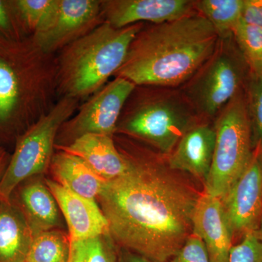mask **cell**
I'll use <instances>...</instances> for the list:
<instances>
[{"mask_svg":"<svg viewBox=\"0 0 262 262\" xmlns=\"http://www.w3.org/2000/svg\"><path fill=\"white\" fill-rule=\"evenodd\" d=\"M33 238L20 208L0 200V262H26Z\"/></svg>","mask_w":262,"mask_h":262,"instance_id":"obj_18","label":"cell"},{"mask_svg":"<svg viewBox=\"0 0 262 262\" xmlns=\"http://www.w3.org/2000/svg\"><path fill=\"white\" fill-rule=\"evenodd\" d=\"M215 144L214 128L207 125H193L169 155V168L191 174L204 184L211 170Z\"/></svg>","mask_w":262,"mask_h":262,"instance_id":"obj_15","label":"cell"},{"mask_svg":"<svg viewBox=\"0 0 262 262\" xmlns=\"http://www.w3.org/2000/svg\"><path fill=\"white\" fill-rule=\"evenodd\" d=\"M26 262H27V261H26Z\"/></svg>","mask_w":262,"mask_h":262,"instance_id":"obj_33","label":"cell"},{"mask_svg":"<svg viewBox=\"0 0 262 262\" xmlns=\"http://www.w3.org/2000/svg\"><path fill=\"white\" fill-rule=\"evenodd\" d=\"M229 262H262L261 241L254 233L246 234L232 246Z\"/></svg>","mask_w":262,"mask_h":262,"instance_id":"obj_27","label":"cell"},{"mask_svg":"<svg viewBox=\"0 0 262 262\" xmlns=\"http://www.w3.org/2000/svg\"><path fill=\"white\" fill-rule=\"evenodd\" d=\"M254 234L256 235V237L262 242V218L261 222H260L259 226H258V228L257 230L254 232Z\"/></svg>","mask_w":262,"mask_h":262,"instance_id":"obj_32","label":"cell"},{"mask_svg":"<svg viewBox=\"0 0 262 262\" xmlns=\"http://www.w3.org/2000/svg\"><path fill=\"white\" fill-rule=\"evenodd\" d=\"M103 22L101 0H53L32 37L43 51L56 55Z\"/></svg>","mask_w":262,"mask_h":262,"instance_id":"obj_10","label":"cell"},{"mask_svg":"<svg viewBox=\"0 0 262 262\" xmlns=\"http://www.w3.org/2000/svg\"><path fill=\"white\" fill-rule=\"evenodd\" d=\"M19 203L33 237L53 230L59 225L56 199L47 185L40 181H32L20 188Z\"/></svg>","mask_w":262,"mask_h":262,"instance_id":"obj_19","label":"cell"},{"mask_svg":"<svg viewBox=\"0 0 262 262\" xmlns=\"http://www.w3.org/2000/svg\"><path fill=\"white\" fill-rule=\"evenodd\" d=\"M76 98L62 97L51 111L18 136L13 156L0 180V200L9 201L20 183L50 168L62 125L80 106Z\"/></svg>","mask_w":262,"mask_h":262,"instance_id":"obj_7","label":"cell"},{"mask_svg":"<svg viewBox=\"0 0 262 262\" xmlns=\"http://www.w3.org/2000/svg\"><path fill=\"white\" fill-rule=\"evenodd\" d=\"M168 262H210V259L203 241L192 234Z\"/></svg>","mask_w":262,"mask_h":262,"instance_id":"obj_28","label":"cell"},{"mask_svg":"<svg viewBox=\"0 0 262 262\" xmlns=\"http://www.w3.org/2000/svg\"><path fill=\"white\" fill-rule=\"evenodd\" d=\"M58 100L56 55L0 34V133L23 134Z\"/></svg>","mask_w":262,"mask_h":262,"instance_id":"obj_3","label":"cell"},{"mask_svg":"<svg viewBox=\"0 0 262 262\" xmlns=\"http://www.w3.org/2000/svg\"><path fill=\"white\" fill-rule=\"evenodd\" d=\"M244 0H200L194 8L211 23L220 39L232 34L241 20Z\"/></svg>","mask_w":262,"mask_h":262,"instance_id":"obj_20","label":"cell"},{"mask_svg":"<svg viewBox=\"0 0 262 262\" xmlns=\"http://www.w3.org/2000/svg\"><path fill=\"white\" fill-rule=\"evenodd\" d=\"M70 238L60 231H47L33 238L27 262H68Z\"/></svg>","mask_w":262,"mask_h":262,"instance_id":"obj_21","label":"cell"},{"mask_svg":"<svg viewBox=\"0 0 262 262\" xmlns=\"http://www.w3.org/2000/svg\"><path fill=\"white\" fill-rule=\"evenodd\" d=\"M53 0H17L15 6L31 35L36 32L51 8Z\"/></svg>","mask_w":262,"mask_h":262,"instance_id":"obj_26","label":"cell"},{"mask_svg":"<svg viewBox=\"0 0 262 262\" xmlns=\"http://www.w3.org/2000/svg\"><path fill=\"white\" fill-rule=\"evenodd\" d=\"M221 201L234 245L257 230L262 218V150L258 146L253 147L244 173Z\"/></svg>","mask_w":262,"mask_h":262,"instance_id":"obj_11","label":"cell"},{"mask_svg":"<svg viewBox=\"0 0 262 262\" xmlns=\"http://www.w3.org/2000/svg\"><path fill=\"white\" fill-rule=\"evenodd\" d=\"M241 20L262 29V0H244Z\"/></svg>","mask_w":262,"mask_h":262,"instance_id":"obj_29","label":"cell"},{"mask_svg":"<svg viewBox=\"0 0 262 262\" xmlns=\"http://www.w3.org/2000/svg\"><path fill=\"white\" fill-rule=\"evenodd\" d=\"M128 170L105 184L98 196L119 248L155 262H168L192 234L201 193L179 171L135 146L117 147Z\"/></svg>","mask_w":262,"mask_h":262,"instance_id":"obj_1","label":"cell"},{"mask_svg":"<svg viewBox=\"0 0 262 262\" xmlns=\"http://www.w3.org/2000/svg\"><path fill=\"white\" fill-rule=\"evenodd\" d=\"M0 34L15 40L32 36L20 18L15 1L0 0Z\"/></svg>","mask_w":262,"mask_h":262,"instance_id":"obj_25","label":"cell"},{"mask_svg":"<svg viewBox=\"0 0 262 262\" xmlns=\"http://www.w3.org/2000/svg\"><path fill=\"white\" fill-rule=\"evenodd\" d=\"M46 183L64 215L70 241L110 234L107 220L96 200L79 195L56 181L46 179Z\"/></svg>","mask_w":262,"mask_h":262,"instance_id":"obj_13","label":"cell"},{"mask_svg":"<svg viewBox=\"0 0 262 262\" xmlns=\"http://www.w3.org/2000/svg\"><path fill=\"white\" fill-rule=\"evenodd\" d=\"M232 34L251 74L262 75V29L241 20Z\"/></svg>","mask_w":262,"mask_h":262,"instance_id":"obj_23","label":"cell"},{"mask_svg":"<svg viewBox=\"0 0 262 262\" xmlns=\"http://www.w3.org/2000/svg\"><path fill=\"white\" fill-rule=\"evenodd\" d=\"M193 125L192 115L182 103L135 89L122 110L116 133L146 141L169 156Z\"/></svg>","mask_w":262,"mask_h":262,"instance_id":"obj_6","label":"cell"},{"mask_svg":"<svg viewBox=\"0 0 262 262\" xmlns=\"http://www.w3.org/2000/svg\"><path fill=\"white\" fill-rule=\"evenodd\" d=\"M220 38L198 13L144 27L116 72L136 86H173L192 77L216 50Z\"/></svg>","mask_w":262,"mask_h":262,"instance_id":"obj_2","label":"cell"},{"mask_svg":"<svg viewBox=\"0 0 262 262\" xmlns=\"http://www.w3.org/2000/svg\"><path fill=\"white\" fill-rule=\"evenodd\" d=\"M252 130L253 147L262 150V75H252L246 97Z\"/></svg>","mask_w":262,"mask_h":262,"instance_id":"obj_24","label":"cell"},{"mask_svg":"<svg viewBox=\"0 0 262 262\" xmlns=\"http://www.w3.org/2000/svg\"><path fill=\"white\" fill-rule=\"evenodd\" d=\"M55 149L79 157L106 182L121 177L128 170V160L117 148L113 136L86 134L70 145Z\"/></svg>","mask_w":262,"mask_h":262,"instance_id":"obj_16","label":"cell"},{"mask_svg":"<svg viewBox=\"0 0 262 262\" xmlns=\"http://www.w3.org/2000/svg\"><path fill=\"white\" fill-rule=\"evenodd\" d=\"M136 87L120 77L105 84L62 125L55 147L70 145L86 134L113 136L122 110Z\"/></svg>","mask_w":262,"mask_h":262,"instance_id":"obj_8","label":"cell"},{"mask_svg":"<svg viewBox=\"0 0 262 262\" xmlns=\"http://www.w3.org/2000/svg\"><path fill=\"white\" fill-rule=\"evenodd\" d=\"M70 243L68 262H118L117 246L110 234Z\"/></svg>","mask_w":262,"mask_h":262,"instance_id":"obj_22","label":"cell"},{"mask_svg":"<svg viewBox=\"0 0 262 262\" xmlns=\"http://www.w3.org/2000/svg\"><path fill=\"white\" fill-rule=\"evenodd\" d=\"M103 20L116 29L150 22L160 24L192 13L188 0H101Z\"/></svg>","mask_w":262,"mask_h":262,"instance_id":"obj_12","label":"cell"},{"mask_svg":"<svg viewBox=\"0 0 262 262\" xmlns=\"http://www.w3.org/2000/svg\"><path fill=\"white\" fill-rule=\"evenodd\" d=\"M196 73L189 89V97L200 113L214 116L241 94L244 62L227 43L219 42L213 56Z\"/></svg>","mask_w":262,"mask_h":262,"instance_id":"obj_9","label":"cell"},{"mask_svg":"<svg viewBox=\"0 0 262 262\" xmlns=\"http://www.w3.org/2000/svg\"><path fill=\"white\" fill-rule=\"evenodd\" d=\"M192 222V234L204 243L210 262H229L233 237L221 199L202 192Z\"/></svg>","mask_w":262,"mask_h":262,"instance_id":"obj_14","label":"cell"},{"mask_svg":"<svg viewBox=\"0 0 262 262\" xmlns=\"http://www.w3.org/2000/svg\"><path fill=\"white\" fill-rule=\"evenodd\" d=\"M8 157L4 150L0 149V180L3 177L5 169L8 166Z\"/></svg>","mask_w":262,"mask_h":262,"instance_id":"obj_31","label":"cell"},{"mask_svg":"<svg viewBox=\"0 0 262 262\" xmlns=\"http://www.w3.org/2000/svg\"><path fill=\"white\" fill-rule=\"evenodd\" d=\"M50 168L57 183L89 199L96 200L106 183L81 158L63 150L54 153Z\"/></svg>","mask_w":262,"mask_h":262,"instance_id":"obj_17","label":"cell"},{"mask_svg":"<svg viewBox=\"0 0 262 262\" xmlns=\"http://www.w3.org/2000/svg\"><path fill=\"white\" fill-rule=\"evenodd\" d=\"M144 24L116 29L106 22L56 54L58 99L87 100L120 68Z\"/></svg>","mask_w":262,"mask_h":262,"instance_id":"obj_4","label":"cell"},{"mask_svg":"<svg viewBox=\"0 0 262 262\" xmlns=\"http://www.w3.org/2000/svg\"><path fill=\"white\" fill-rule=\"evenodd\" d=\"M118 262H155L149 258L117 246Z\"/></svg>","mask_w":262,"mask_h":262,"instance_id":"obj_30","label":"cell"},{"mask_svg":"<svg viewBox=\"0 0 262 262\" xmlns=\"http://www.w3.org/2000/svg\"><path fill=\"white\" fill-rule=\"evenodd\" d=\"M215 144L203 192L223 199L252 157V130L246 97L239 94L227 103L215 125Z\"/></svg>","mask_w":262,"mask_h":262,"instance_id":"obj_5","label":"cell"}]
</instances>
